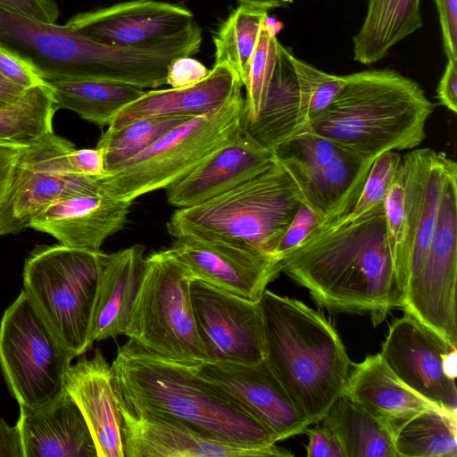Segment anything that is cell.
Masks as SVG:
<instances>
[{
	"mask_svg": "<svg viewBox=\"0 0 457 457\" xmlns=\"http://www.w3.org/2000/svg\"><path fill=\"white\" fill-rule=\"evenodd\" d=\"M279 262L281 272L329 310L370 314L377 326L404 307L406 282L389 247L383 204L321 222Z\"/></svg>",
	"mask_w": 457,
	"mask_h": 457,
	"instance_id": "1",
	"label": "cell"
},
{
	"mask_svg": "<svg viewBox=\"0 0 457 457\" xmlns=\"http://www.w3.org/2000/svg\"><path fill=\"white\" fill-rule=\"evenodd\" d=\"M111 368L119 406L130 412L177 420L252 447L277 443L242 406L185 366L150 353L132 340L118 349Z\"/></svg>",
	"mask_w": 457,
	"mask_h": 457,
	"instance_id": "2",
	"label": "cell"
},
{
	"mask_svg": "<svg viewBox=\"0 0 457 457\" xmlns=\"http://www.w3.org/2000/svg\"><path fill=\"white\" fill-rule=\"evenodd\" d=\"M263 361L307 420L318 424L343 395L351 361L331 323L295 298L265 289L259 300Z\"/></svg>",
	"mask_w": 457,
	"mask_h": 457,
	"instance_id": "3",
	"label": "cell"
},
{
	"mask_svg": "<svg viewBox=\"0 0 457 457\" xmlns=\"http://www.w3.org/2000/svg\"><path fill=\"white\" fill-rule=\"evenodd\" d=\"M344 87L307 128L363 158L419 146L434 104L414 80L392 70L345 75Z\"/></svg>",
	"mask_w": 457,
	"mask_h": 457,
	"instance_id": "4",
	"label": "cell"
},
{
	"mask_svg": "<svg viewBox=\"0 0 457 457\" xmlns=\"http://www.w3.org/2000/svg\"><path fill=\"white\" fill-rule=\"evenodd\" d=\"M302 203L296 183L275 159L230 190L179 208L170 216L167 230L175 239L220 240L275 256L278 242Z\"/></svg>",
	"mask_w": 457,
	"mask_h": 457,
	"instance_id": "5",
	"label": "cell"
},
{
	"mask_svg": "<svg viewBox=\"0 0 457 457\" xmlns=\"http://www.w3.org/2000/svg\"><path fill=\"white\" fill-rule=\"evenodd\" d=\"M245 125L240 93L216 112L176 126L118 170L98 178L112 196L128 202L166 188L233 139Z\"/></svg>",
	"mask_w": 457,
	"mask_h": 457,
	"instance_id": "6",
	"label": "cell"
},
{
	"mask_svg": "<svg viewBox=\"0 0 457 457\" xmlns=\"http://www.w3.org/2000/svg\"><path fill=\"white\" fill-rule=\"evenodd\" d=\"M101 251L37 245L25 260L23 290L75 357L93 345L91 323Z\"/></svg>",
	"mask_w": 457,
	"mask_h": 457,
	"instance_id": "7",
	"label": "cell"
},
{
	"mask_svg": "<svg viewBox=\"0 0 457 457\" xmlns=\"http://www.w3.org/2000/svg\"><path fill=\"white\" fill-rule=\"evenodd\" d=\"M193 280L170 248L145 257L124 335L143 349L184 366L206 361L191 302Z\"/></svg>",
	"mask_w": 457,
	"mask_h": 457,
	"instance_id": "8",
	"label": "cell"
},
{
	"mask_svg": "<svg viewBox=\"0 0 457 457\" xmlns=\"http://www.w3.org/2000/svg\"><path fill=\"white\" fill-rule=\"evenodd\" d=\"M74 358L22 289L0 323V367L20 408L37 409L57 399Z\"/></svg>",
	"mask_w": 457,
	"mask_h": 457,
	"instance_id": "9",
	"label": "cell"
},
{
	"mask_svg": "<svg viewBox=\"0 0 457 457\" xmlns=\"http://www.w3.org/2000/svg\"><path fill=\"white\" fill-rule=\"evenodd\" d=\"M272 153L296 183L303 203L319 214L322 222L348 214L373 162L308 128L278 145Z\"/></svg>",
	"mask_w": 457,
	"mask_h": 457,
	"instance_id": "10",
	"label": "cell"
},
{
	"mask_svg": "<svg viewBox=\"0 0 457 457\" xmlns=\"http://www.w3.org/2000/svg\"><path fill=\"white\" fill-rule=\"evenodd\" d=\"M457 164L445 173L436 225L426 257L405 292L403 311L457 345Z\"/></svg>",
	"mask_w": 457,
	"mask_h": 457,
	"instance_id": "11",
	"label": "cell"
},
{
	"mask_svg": "<svg viewBox=\"0 0 457 457\" xmlns=\"http://www.w3.org/2000/svg\"><path fill=\"white\" fill-rule=\"evenodd\" d=\"M73 148L71 142L53 131L25 149L0 206V236L29 228L31 220L55 200L96 185L95 178L68 171L67 154Z\"/></svg>",
	"mask_w": 457,
	"mask_h": 457,
	"instance_id": "12",
	"label": "cell"
},
{
	"mask_svg": "<svg viewBox=\"0 0 457 457\" xmlns=\"http://www.w3.org/2000/svg\"><path fill=\"white\" fill-rule=\"evenodd\" d=\"M190 295L206 361L255 363L263 360L259 301L194 279Z\"/></svg>",
	"mask_w": 457,
	"mask_h": 457,
	"instance_id": "13",
	"label": "cell"
},
{
	"mask_svg": "<svg viewBox=\"0 0 457 457\" xmlns=\"http://www.w3.org/2000/svg\"><path fill=\"white\" fill-rule=\"evenodd\" d=\"M185 367L242 406L277 442L303 434L310 426L263 360L255 363L204 361Z\"/></svg>",
	"mask_w": 457,
	"mask_h": 457,
	"instance_id": "14",
	"label": "cell"
},
{
	"mask_svg": "<svg viewBox=\"0 0 457 457\" xmlns=\"http://www.w3.org/2000/svg\"><path fill=\"white\" fill-rule=\"evenodd\" d=\"M456 347L409 313L389 327L380 356L396 377L417 395L450 414H457L455 379L445 369Z\"/></svg>",
	"mask_w": 457,
	"mask_h": 457,
	"instance_id": "15",
	"label": "cell"
},
{
	"mask_svg": "<svg viewBox=\"0 0 457 457\" xmlns=\"http://www.w3.org/2000/svg\"><path fill=\"white\" fill-rule=\"evenodd\" d=\"M125 457L292 456L276 444L252 447L237 444L169 418L130 412L119 406Z\"/></svg>",
	"mask_w": 457,
	"mask_h": 457,
	"instance_id": "16",
	"label": "cell"
},
{
	"mask_svg": "<svg viewBox=\"0 0 457 457\" xmlns=\"http://www.w3.org/2000/svg\"><path fill=\"white\" fill-rule=\"evenodd\" d=\"M190 10L179 4L133 0L72 16L66 23L94 41L119 47L155 45L194 26Z\"/></svg>",
	"mask_w": 457,
	"mask_h": 457,
	"instance_id": "17",
	"label": "cell"
},
{
	"mask_svg": "<svg viewBox=\"0 0 457 457\" xmlns=\"http://www.w3.org/2000/svg\"><path fill=\"white\" fill-rule=\"evenodd\" d=\"M170 250L194 279L252 301H259L281 272L277 257L220 240L184 237Z\"/></svg>",
	"mask_w": 457,
	"mask_h": 457,
	"instance_id": "18",
	"label": "cell"
},
{
	"mask_svg": "<svg viewBox=\"0 0 457 457\" xmlns=\"http://www.w3.org/2000/svg\"><path fill=\"white\" fill-rule=\"evenodd\" d=\"M131 204L109 195L97 180L93 187L47 205L29 228L53 236L59 244L97 252L107 237L124 228Z\"/></svg>",
	"mask_w": 457,
	"mask_h": 457,
	"instance_id": "19",
	"label": "cell"
},
{
	"mask_svg": "<svg viewBox=\"0 0 457 457\" xmlns=\"http://www.w3.org/2000/svg\"><path fill=\"white\" fill-rule=\"evenodd\" d=\"M274 160L273 153L261 145L245 125L228 143L167 187V201L178 209L198 204L249 179Z\"/></svg>",
	"mask_w": 457,
	"mask_h": 457,
	"instance_id": "20",
	"label": "cell"
},
{
	"mask_svg": "<svg viewBox=\"0 0 457 457\" xmlns=\"http://www.w3.org/2000/svg\"><path fill=\"white\" fill-rule=\"evenodd\" d=\"M64 390L80 409L93 436L97 457H125L119 402L112 371L102 351L69 367Z\"/></svg>",
	"mask_w": 457,
	"mask_h": 457,
	"instance_id": "21",
	"label": "cell"
},
{
	"mask_svg": "<svg viewBox=\"0 0 457 457\" xmlns=\"http://www.w3.org/2000/svg\"><path fill=\"white\" fill-rule=\"evenodd\" d=\"M242 81L232 69L214 64L209 74L194 85L145 91L118 112L108 129H119L149 117L203 116L220 109L242 93Z\"/></svg>",
	"mask_w": 457,
	"mask_h": 457,
	"instance_id": "22",
	"label": "cell"
},
{
	"mask_svg": "<svg viewBox=\"0 0 457 457\" xmlns=\"http://www.w3.org/2000/svg\"><path fill=\"white\" fill-rule=\"evenodd\" d=\"M16 427L23 457H97L88 425L65 390L41 408H20Z\"/></svg>",
	"mask_w": 457,
	"mask_h": 457,
	"instance_id": "23",
	"label": "cell"
},
{
	"mask_svg": "<svg viewBox=\"0 0 457 457\" xmlns=\"http://www.w3.org/2000/svg\"><path fill=\"white\" fill-rule=\"evenodd\" d=\"M145 247L134 245L112 253H101L94 304L93 342L123 334L145 270Z\"/></svg>",
	"mask_w": 457,
	"mask_h": 457,
	"instance_id": "24",
	"label": "cell"
},
{
	"mask_svg": "<svg viewBox=\"0 0 457 457\" xmlns=\"http://www.w3.org/2000/svg\"><path fill=\"white\" fill-rule=\"evenodd\" d=\"M343 395L386 425L394 435L419 412L436 407L403 384L379 353L353 365Z\"/></svg>",
	"mask_w": 457,
	"mask_h": 457,
	"instance_id": "25",
	"label": "cell"
},
{
	"mask_svg": "<svg viewBox=\"0 0 457 457\" xmlns=\"http://www.w3.org/2000/svg\"><path fill=\"white\" fill-rule=\"evenodd\" d=\"M292 54L278 42L277 62L263 108L255 121L245 123L247 132L271 152L299 132L300 95Z\"/></svg>",
	"mask_w": 457,
	"mask_h": 457,
	"instance_id": "26",
	"label": "cell"
},
{
	"mask_svg": "<svg viewBox=\"0 0 457 457\" xmlns=\"http://www.w3.org/2000/svg\"><path fill=\"white\" fill-rule=\"evenodd\" d=\"M422 25L420 0H368L363 23L353 37V59L375 63Z\"/></svg>",
	"mask_w": 457,
	"mask_h": 457,
	"instance_id": "27",
	"label": "cell"
},
{
	"mask_svg": "<svg viewBox=\"0 0 457 457\" xmlns=\"http://www.w3.org/2000/svg\"><path fill=\"white\" fill-rule=\"evenodd\" d=\"M45 82L53 93L57 110L72 111L99 127L109 126L124 106L145 92L135 85L100 79Z\"/></svg>",
	"mask_w": 457,
	"mask_h": 457,
	"instance_id": "28",
	"label": "cell"
},
{
	"mask_svg": "<svg viewBox=\"0 0 457 457\" xmlns=\"http://www.w3.org/2000/svg\"><path fill=\"white\" fill-rule=\"evenodd\" d=\"M320 422L337 436L346 457H396L394 432L344 395Z\"/></svg>",
	"mask_w": 457,
	"mask_h": 457,
	"instance_id": "29",
	"label": "cell"
},
{
	"mask_svg": "<svg viewBox=\"0 0 457 457\" xmlns=\"http://www.w3.org/2000/svg\"><path fill=\"white\" fill-rule=\"evenodd\" d=\"M57 111L46 82L25 89L8 104L0 105V144L29 147L53 132Z\"/></svg>",
	"mask_w": 457,
	"mask_h": 457,
	"instance_id": "30",
	"label": "cell"
},
{
	"mask_svg": "<svg viewBox=\"0 0 457 457\" xmlns=\"http://www.w3.org/2000/svg\"><path fill=\"white\" fill-rule=\"evenodd\" d=\"M457 417L428 408L395 432L396 457H456Z\"/></svg>",
	"mask_w": 457,
	"mask_h": 457,
	"instance_id": "31",
	"label": "cell"
},
{
	"mask_svg": "<svg viewBox=\"0 0 457 457\" xmlns=\"http://www.w3.org/2000/svg\"><path fill=\"white\" fill-rule=\"evenodd\" d=\"M268 19V11L239 4L212 37L214 64L232 69L243 84L259 35Z\"/></svg>",
	"mask_w": 457,
	"mask_h": 457,
	"instance_id": "32",
	"label": "cell"
},
{
	"mask_svg": "<svg viewBox=\"0 0 457 457\" xmlns=\"http://www.w3.org/2000/svg\"><path fill=\"white\" fill-rule=\"evenodd\" d=\"M187 120L182 117H149L135 120L119 129H107L96 145L104 154L106 174L118 170Z\"/></svg>",
	"mask_w": 457,
	"mask_h": 457,
	"instance_id": "33",
	"label": "cell"
},
{
	"mask_svg": "<svg viewBox=\"0 0 457 457\" xmlns=\"http://www.w3.org/2000/svg\"><path fill=\"white\" fill-rule=\"evenodd\" d=\"M268 21L269 19L261 30L243 83L245 88V123L255 121L261 113L277 62L279 41Z\"/></svg>",
	"mask_w": 457,
	"mask_h": 457,
	"instance_id": "34",
	"label": "cell"
},
{
	"mask_svg": "<svg viewBox=\"0 0 457 457\" xmlns=\"http://www.w3.org/2000/svg\"><path fill=\"white\" fill-rule=\"evenodd\" d=\"M295 71L299 95V131L307 128L310 120L325 110L344 87L346 78L327 73L291 56Z\"/></svg>",
	"mask_w": 457,
	"mask_h": 457,
	"instance_id": "35",
	"label": "cell"
},
{
	"mask_svg": "<svg viewBox=\"0 0 457 457\" xmlns=\"http://www.w3.org/2000/svg\"><path fill=\"white\" fill-rule=\"evenodd\" d=\"M403 198V173L401 163L384 199L383 207L389 247L407 285L410 250L404 216Z\"/></svg>",
	"mask_w": 457,
	"mask_h": 457,
	"instance_id": "36",
	"label": "cell"
},
{
	"mask_svg": "<svg viewBox=\"0 0 457 457\" xmlns=\"http://www.w3.org/2000/svg\"><path fill=\"white\" fill-rule=\"evenodd\" d=\"M401 163L402 156L395 151L386 152L376 157L357 201L346 216L357 218L383 204Z\"/></svg>",
	"mask_w": 457,
	"mask_h": 457,
	"instance_id": "37",
	"label": "cell"
},
{
	"mask_svg": "<svg viewBox=\"0 0 457 457\" xmlns=\"http://www.w3.org/2000/svg\"><path fill=\"white\" fill-rule=\"evenodd\" d=\"M322 221L319 214L302 203L282 235L276 248L275 256L280 260L287 253L301 244Z\"/></svg>",
	"mask_w": 457,
	"mask_h": 457,
	"instance_id": "38",
	"label": "cell"
},
{
	"mask_svg": "<svg viewBox=\"0 0 457 457\" xmlns=\"http://www.w3.org/2000/svg\"><path fill=\"white\" fill-rule=\"evenodd\" d=\"M0 75L23 89L44 83L36 71L14 53L0 46Z\"/></svg>",
	"mask_w": 457,
	"mask_h": 457,
	"instance_id": "39",
	"label": "cell"
},
{
	"mask_svg": "<svg viewBox=\"0 0 457 457\" xmlns=\"http://www.w3.org/2000/svg\"><path fill=\"white\" fill-rule=\"evenodd\" d=\"M66 162L68 171L74 176L98 179L106 174L104 154L98 147L73 148Z\"/></svg>",
	"mask_w": 457,
	"mask_h": 457,
	"instance_id": "40",
	"label": "cell"
},
{
	"mask_svg": "<svg viewBox=\"0 0 457 457\" xmlns=\"http://www.w3.org/2000/svg\"><path fill=\"white\" fill-rule=\"evenodd\" d=\"M209 72L204 64L191 56L179 57L170 64L165 83L174 88L187 87L201 81Z\"/></svg>",
	"mask_w": 457,
	"mask_h": 457,
	"instance_id": "41",
	"label": "cell"
},
{
	"mask_svg": "<svg viewBox=\"0 0 457 457\" xmlns=\"http://www.w3.org/2000/svg\"><path fill=\"white\" fill-rule=\"evenodd\" d=\"M0 8L47 23H54L60 13L55 0H0Z\"/></svg>",
	"mask_w": 457,
	"mask_h": 457,
	"instance_id": "42",
	"label": "cell"
},
{
	"mask_svg": "<svg viewBox=\"0 0 457 457\" xmlns=\"http://www.w3.org/2000/svg\"><path fill=\"white\" fill-rule=\"evenodd\" d=\"M447 59L457 60V0H435Z\"/></svg>",
	"mask_w": 457,
	"mask_h": 457,
	"instance_id": "43",
	"label": "cell"
},
{
	"mask_svg": "<svg viewBox=\"0 0 457 457\" xmlns=\"http://www.w3.org/2000/svg\"><path fill=\"white\" fill-rule=\"evenodd\" d=\"M309 436L308 457H346L337 436L324 425L305 429Z\"/></svg>",
	"mask_w": 457,
	"mask_h": 457,
	"instance_id": "44",
	"label": "cell"
},
{
	"mask_svg": "<svg viewBox=\"0 0 457 457\" xmlns=\"http://www.w3.org/2000/svg\"><path fill=\"white\" fill-rule=\"evenodd\" d=\"M436 97L448 110L457 112V60L448 59L437 86Z\"/></svg>",
	"mask_w": 457,
	"mask_h": 457,
	"instance_id": "45",
	"label": "cell"
},
{
	"mask_svg": "<svg viewBox=\"0 0 457 457\" xmlns=\"http://www.w3.org/2000/svg\"><path fill=\"white\" fill-rule=\"evenodd\" d=\"M26 148L0 144V206L9 189L16 163Z\"/></svg>",
	"mask_w": 457,
	"mask_h": 457,
	"instance_id": "46",
	"label": "cell"
},
{
	"mask_svg": "<svg viewBox=\"0 0 457 457\" xmlns=\"http://www.w3.org/2000/svg\"><path fill=\"white\" fill-rule=\"evenodd\" d=\"M0 457H23L17 427H11L0 418Z\"/></svg>",
	"mask_w": 457,
	"mask_h": 457,
	"instance_id": "47",
	"label": "cell"
},
{
	"mask_svg": "<svg viewBox=\"0 0 457 457\" xmlns=\"http://www.w3.org/2000/svg\"><path fill=\"white\" fill-rule=\"evenodd\" d=\"M25 89L17 87L0 75V105L12 102L18 98Z\"/></svg>",
	"mask_w": 457,
	"mask_h": 457,
	"instance_id": "48",
	"label": "cell"
},
{
	"mask_svg": "<svg viewBox=\"0 0 457 457\" xmlns=\"http://www.w3.org/2000/svg\"><path fill=\"white\" fill-rule=\"evenodd\" d=\"M294 0H240V4L250 5L263 10L287 7Z\"/></svg>",
	"mask_w": 457,
	"mask_h": 457,
	"instance_id": "49",
	"label": "cell"
},
{
	"mask_svg": "<svg viewBox=\"0 0 457 457\" xmlns=\"http://www.w3.org/2000/svg\"><path fill=\"white\" fill-rule=\"evenodd\" d=\"M237 1L240 2V0H237Z\"/></svg>",
	"mask_w": 457,
	"mask_h": 457,
	"instance_id": "50",
	"label": "cell"
}]
</instances>
